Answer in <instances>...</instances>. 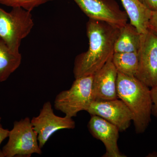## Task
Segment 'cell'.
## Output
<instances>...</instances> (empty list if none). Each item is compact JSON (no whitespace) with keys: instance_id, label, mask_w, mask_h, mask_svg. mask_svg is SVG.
Masks as SVG:
<instances>
[{"instance_id":"cell-1","label":"cell","mask_w":157,"mask_h":157,"mask_svg":"<svg viewBox=\"0 0 157 157\" xmlns=\"http://www.w3.org/2000/svg\"><path fill=\"white\" fill-rule=\"evenodd\" d=\"M120 29L105 21L89 19L86 23L89 48L75 59L73 70L75 78L94 75L112 58Z\"/></svg>"},{"instance_id":"cell-2","label":"cell","mask_w":157,"mask_h":157,"mask_svg":"<svg viewBox=\"0 0 157 157\" xmlns=\"http://www.w3.org/2000/svg\"><path fill=\"white\" fill-rule=\"evenodd\" d=\"M118 98L122 100L133 115V123L137 134L146 131L151 121L152 101L151 88L135 76L118 73Z\"/></svg>"},{"instance_id":"cell-3","label":"cell","mask_w":157,"mask_h":157,"mask_svg":"<svg viewBox=\"0 0 157 157\" xmlns=\"http://www.w3.org/2000/svg\"><path fill=\"white\" fill-rule=\"evenodd\" d=\"M34 25L31 11L13 8L9 12L0 7V39L13 53L18 54L21 42Z\"/></svg>"},{"instance_id":"cell-4","label":"cell","mask_w":157,"mask_h":157,"mask_svg":"<svg viewBox=\"0 0 157 157\" xmlns=\"http://www.w3.org/2000/svg\"><path fill=\"white\" fill-rule=\"evenodd\" d=\"M93 75L75 78L69 89L59 93L54 101L55 108L68 117H75L80 111H87L93 101Z\"/></svg>"},{"instance_id":"cell-5","label":"cell","mask_w":157,"mask_h":157,"mask_svg":"<svg viewBox=\"0 0 157 157\" xmlns=\"http://www.w3.org/2000/svg\"><path fill=\"white\" fill-rule=\"evenodd\" d=\"M8 137L2 150L4 157H30L33 154H42L37 133L29 117L15 121Z\"/></svg>"},{"instance_id":"cell-6","label":"cell","mask_w":157,"mask_h":157,"mask_svg":"<svg viewBox=\"0 0 157 157\" xmlns=\"http://www.w3.org/2000/svg\"><path fill=\"white\" fill-rule=\"evenodd\" d=\"M138 67L135 77L147 86H157V34L151 30L140 34L137 52Z\"/></svg>"},{"instance_id":"cell-7","label":"cell","mask_w":157,"mask_h":157,"mask_svg":"<svg viewBox=\"0 0 157 157\" xmlns=\"http://www.w3.org/2000/svg\"><path fill=\"white\" fill-rule=\"evenodd\" d=\"M31 122L34 131L37 133L41 148L56 132L62 129H73L76 126L72 118L56 115L50 101L44 103L39 115L33 117Z\"/></svg>"},{"instance_id":"cell-8","label":"cell","mask_w":157,"mask_h":157,"mask_svg":"<svg viewBox=\"0 0 157 157\" xmlns=\"http://www.w3.org/2000/svg\"><path fill=\"white\" fill-rule=\"evenodd\" d=\"M89 19L102 21L119 28L128 22L125 11L114 0H73Z\"/></svg>"},{"instance_id":"cell-9","label":"cell","mask_w":157,"mask_h":157,"mask_svg":"<svg viewBox=\"0 0 157 157\" xmlns=\"http://www.w3.org/2000/svg\"><path fill=\"white\" fill-rule=\"evenodd\" d=\"M90 115H96L115 125L120 132L126 131L133 121V115L121 99L93 101L87 110Z\"/></svg>"},{"instance_id":"cell-10","label":"cell","mask_w":157,"mask_h":157,"mask_svg":"<svg viewBox=\"0 0 157 157\" xmlns=\"http://www.w3.org/2000/svg\"><path fill=\"white\" fill-rule=\"evenodd\" d=\"M117 75L111 58L94 75L92 87L93 101L118 98L117 88Z\"/></svg>"},{"instance_id":"cell-11","label":"cell","mask_w":157,"mask_h":157,"mask_svg":"<svg viewBox=\"0 0 157 157\" xmlns=\"http://www.w3.org/2000/svg\"><path fill=\"white\" fill-rule=\"evenodd\" d=\"M88 128L92 135L104 144L106 152L105 157H124L118 146L120 131L116 126L96 115L91 116Z\"/></svg>"},{"instance_id":"cell-12","label":"cell","mask_w":157,"mask_h":157,"mask_svg":"<svg viewBox=\"0 0 157 157\" xmlns=\"http://www.w3.org/2000/svg\"><path fill=\"white\" fill-rule=\"evenodd\" d=\"M123 6L130 23L140 34L148 29V22L152 11L147 9L140 0H120Z\"/></svg>"},{"instance_id":"cell-13","label":"cell","mask_w":157,"mask_h":157,"mask_svg":"<svg viewBox=\"0 0 157 157\" xmlns=\"http://www.w3.org/2000/svg\"><path fill=\"white\" fill-rule=\"evenodd\" d=\"M140 34L131 23L120 29L114 45V52H137L140 47Z\"/></svg>"},{"instance_id":"cell-14","label":"cell","mask_w":157,"mask_h":157,"mask_svg":"<svg viewBox=\"0 0 157 157\" xmlns=\"http://www.w3.org/2000/svg\"><path fill=\"white\" fill-rule=\"evenodd\" d=\"M21 54H15L10 50L0 39V82L6 81L21 64Z\"/></svg>"},{"instance_id":"cell-15","label":"cell","mask_w":157,"mask_h":157,"mask_svg":"<svg viewBox=\"0 0 157 157\" xmlns=\"http://www.w3.org/2000/svg\"><path fill=\"white\" fill-rule=\"evenodd\" d=\"M112 61L118 73L135 76L138 67L137 52H114Z\"/></svg>"},{"instance_id":"cell-16","label":"cell","mask_w":157,"mask_h":157,"mask_svg":"<svg viewBox=\"0 0 157 157\" xmlns=\"http://www.w3.org/2000/svg\"><path fill=\"white\" fill-rule=\"evenodd\" d=\"M54 0H0V4L11 8H21L32 11L39 6Z\"/></svg>"},{"instance_id":"cell-17","label":"cell","mask_w":157,"mask_h":157,"mask_svg":"<svg viewBox=\"0 0 157 157\" xmlns=\"http://www.w3.org/2000/svg\"><path fill=\"white\" fill-rule=\"evenodd\" d=\"M152 107V115L157 119V86L151 88Z\"/></svg>"},{"instance_id":"cell-18","label":"cell","mask_w":157,"mask_h":157,"mask_svg":"<svg viewBox=\"0 0 157 157\" xmlns=\"http://www.w3.org/2000/svg\"><path fill=\"white\" fill-rule=\"evenodd\" d=\"M148 29L157 34V10L152 11L149 21Z\"/></svg>"},{"instance_id":"cell-19","label":"cell","mask_w":157,"mask_h":157,"mask_svg":"<svg viewBox=\"0 0 157 157\" xmlns=\"http://www.w3.org/2000/svg\"><path fill=\"white\" fill-rule=\"evenodd\" d=\"M1 120H2V118L0 117V146H1L2 142L6 138L9 137V132H10V131L8 129L3 128L2 124H1ZM0 157H4L2 151L1 150H0Z\"/></svg>"},{"instance_id":"cell-20","label":"cell","mask_w":157,"mask_h":157,"mask_svg":"<svg viewBox=\"0 0 157 157\" xmlns=\"http://www.w3.org/2000/svg\"><path fill=\"white\" fill-rule=\"evenodd\" d=\"M140 1L151 11H157V0H140Z\"/></svg>"}]
</instances>
